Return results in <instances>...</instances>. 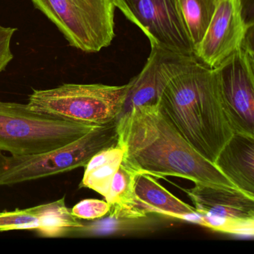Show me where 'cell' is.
<instances>
[{
    "mask_svg": "<svg viewBox=\"0 0 254 254\" xmlns=\"http://www.w3.org/2000/svg\"><path fill=\"white\" fill-rule=\"evenodd\" d=\"M117 131L118 145L124 151L123 163L136 173L237 189L180 135L158 105L136 107L120 116Z\"/></svg>",
    "mask_w": 254,
    "mask_h": 254,
    "instance_id": "obj_1",
    "label": "cell"
},
{
    "mask_svg": "<svg viewBox=\"0 0 254 254\" xmlns=\"http://www.w3.org/2000/svg\"><path fill=\"white\" fill-rule=\"evenodd\" d=\"M158 107L180 135L212 163L233 136L215 69L200 61L191 62L169 81Z\"/></svg>",
    "mask_w": 254,
    "mask_h": 254,
    "instance_id": "obj_2",
    "label": "cell"
},
{
    "mask_svg": "<svg viewBox=\"0 0 254 254\" xmlns=\"http://www.w3.org/2000/svg\"><path fill=\"white\" fill-rule=\"evenodd\" d=\"M96 127L40 114L27 104L0 101V152H47L77 140Z\"/></svg>",
    "mask_w": 254,
    "mask_h": 254,
    "instance_id": "obj_3",
    "label": "cell"
},
{
    "mask_svg": "<svg viewBox=\"0 0 254 254\" xmlns=\"http://www.w3.org/2000/svg\"><path fill=\"white\" fill-rule=\"evenodd\" d=\"M118 145L117 120L53 151L29 155L0 152V187L35 181L84 167L102 150Z\"/></svg>",
    "mask_w": 254,
    "mask_h": 254,
    "instance_id": "obj_4",
    "label": "cell"
},
{
    "mask_svg": "<svg viewBox=\"0 0 254 254\" xmlns=\"http://www.w3.org/2000/svg\"><path fill=\"white\" fill-rule=\"evenodd\" d=\"M127 87V84H64L49 90H34L27 105L40 114L82 124L103 126L120 117Z\"/></svg>",
    "mask_w": 254,
    "mask_h": 254,
    "instance_id": "obj_5",
    "label": "cell"
},
{
    "mask_svg": "<svg viewBox=\"0 0 254 254\" xmlns=\"http://www.w3.org/2000/svg\"><path fill=\"white\" fill-rule=\"evenodd\" d=\"M53 22L70 47L96 53L115 37L114 0H31Z\"/></svg>",
    "mask_w": 254,
    "mask_h": 254,
    "instance_id": "obj_6",
    "label": "cell"
},
{
    "mask_svg": "<svg viewBox=\"0 0 254 254\" xmlns=\"http://www.w3.org/2000/svg\"><path fill=\"white\" fill-rule=\"evenodd\" d=\"M215 70L221 105L233 133L254 136V56L249 38Z\"/></svg>",
    "mask_w": 254,
    "mask_h": 254,
    "instance_id": "obj_7",
    "label": "cell"
},
{
    "mask_svg": "<svg viewBox=\"0 0 254 254\" xmlns=\"http://www.w3.org/2000/svg\"><path fill=\"white\" fill-rule=\"evenodd\" d=\"M114 3L148 37L151 47L196 57L178 0H114Z\"/></svg>",
    "mask_w": 254,
    "mask_h": 254,
    "instance_id": "obj_8",
    "label": "cell"
},
{
    "mask_svg": "<svg viewBox=\"0 0 254 254\" xmlns=\"http://www.w3.org/2000/svg\"><path fill=\"white\" fill-rule=\"evenodd\" d=\"M242 0H218L212 20L195 50L197 60L212 69L239 50L253 23L244 17Z\"/></svg>",
    "mask_w": 254,
    "mask_h": 254,
    "instance_id": "obj_9",
    "label": "cell"
},
{
    "mask_svg": "<svg viewBox=\"0 0 254 254\" xmlns=\"http://www.w3.org/2000/svg\"><path fill=\"white\" fill-rule=\"evenodd\" d=\"M195 60L197 59L194 56H183L151 47L143 69L127 84V94L120 116L136 107L158 105L169 81Z\"/></svg>",
    "mask_w": 254,
    "mask_h": 254,
    "instance_id": "obj_10",
    "label": "cell"
},
{
    "mask_svg": "<svg viewBox=\"0 0 254 254\" xmlns=\"http://www.w3.org/2000/svg\"><path fill=\"white\" fill-rule=\"evenodd\" d=\"M84 227L66 206L65 196L27 209L0 212V232L35 230L44 237L58 238L72 234Z\"/></svg>",
    "mask_w": 254,
    "mask_h": 254,
    "instance_id": "obj_11",
    "label": "cell"
},
{
    "mask_svg": "<svg viewBox=\"0 0 254 254\" xmlns=\"http://www.w3.org/2000/svg\"><path fill=\"white\" fill-rule=\"evenodd\" d=\"M194 184L184 191L200 215L224 221H254V197L238 189Z\"/></svg>",
    "mask_w": 254,
    "mask_h": 254,
    "instance_id": "obj_12",
    "label": "cell"
},
{
    "mask_svg": "<svg viewBox=\"0 0 254 254\" xmlns=\"http://www.w3.org/2000/svg\"><path fill=\"white\" fill-rule=\"evenodd\" d=\"M214 164L238 190L254 197V136L233 133Z\"/></svg>",
    "mask_w": 254,
    "mask_h": 254,
    "instance_id": "obj_13",
    "label": "cell"
},
{
    "mask_svg": "<svg viewBox=\"0 0 254 254\" xmlns=\"http://www.w3.org/2000/svg\"><path fill=\"white\" fill-rule=\"evenodd\" d=\"M134 191L146 214L155 212L187 221L193 215H200L194 207L175 197L147 174H136Z\"/></svg>",
    "mask_w": 254,
    "mask_h": 254,
    "instance_id": "obj_14",
    "label": "cell"
},
{
    "mask_svg": "<svg viewBox=\"0 0 254 254\" xmlns=\"http://www.w3.org/2000/svg\"><path fill=\"white\" fill-rule=\"evenodd\" d=\"M136 174L122 163L113 178L105 198L109 205L108 213L115 219H136L147 215L135 194Z\"/></svg>",
    "mask_w": 254,
    "mask_h": 254,
    "instance_id": "obj_15",
    "label": "cell"
},
{
    "mask_svg": "<svg viewBox=\"0 0 254 254\" xmlns=\"http://www.w3.org/2000/svg\"><path fill=\"white\" fill-rule=\"evenodd\" d=\"M124 151L119 145L102 150L84 166L79 188H88L106 197L111 181L123 161Z\"/></svg>",
    "mask_w": 254,
    "mask_h": 254,
    "instance_id": "obj_16",
    "label": "cell"
},
{
    "mask_svg": "<svg viewBox=\"0 0 254 254\" xmlns=\"http://www.w3.org/2000/svg\"><path fill=\"white\" fill-rule=\"evenodd\" d=\"M195 53L216 9L218 0H178Z\"/></svg>",
    "mask_w": 254,
    "mask_h": 254,
    "instance_id": "obj_17",
    "label": "cell"
},
{
    "mask_svg": "<svg viewBox=\"0 0 254 254\" xmlns=\"http://www.w3.org/2000/svg\"><path fill=\"white\" fill-rule=\"evenodd\" d=\"M188 221L222 233L247 236H254V221H224L203 215H193Z\"/></svg>",
    "mask_w": 254,
    "mask_h": 254,
    "instance_id": "obj_18",
    "label": "cell"
},
{
    "mask_svg": "<svg viewBox=\"0 0 254 254\" xmlns=\"http://www.w3.org/2000/svg\"><path fill=\"white\" fill-rule=\"evenodd\" d=\"M72 215L79 219L94 220L109 212V205L105 200L84 199L71 209Z\"/></svg>",
    "mask_w": 254,
    "mask_h": 254,
    "instance_id": "obj_19",
    "label": "cell"
},
{
    "mask_svg": "<svg viewBox=\"0 0 254 254\" xmlns=\"http://www.w3.org/2000/svg\"><path fill=\"white\" fill-rule=\"evenodd\" d=\"M17 29L0 25V74L2 73L14 59L11 43Z\"/></svg>",
    "mask_w": 254,
    "mask_h": 254,
    "instance_id": "obj_20",
    "label": "cell"
}]
</instances>
